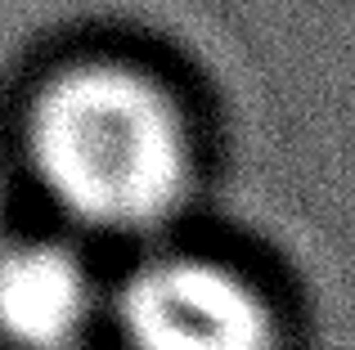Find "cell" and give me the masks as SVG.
Masks as SVG:
<instances>
[{"mask_svg":"<svg viewBox=\"0 0 355 350\" xmlns=\"http://www.w3.org/2000/svg\"><path fill=\"white\" fill-rule=\"evenodd\" d=\"M108 333L121 350H288L279 301L243 265L166 247L113 288Z\"/></svg>","mask_w":355,"mask_h":350,"instance_id":"7a4b0ae2","label":"cell"},{"mask_svg":"<svg viewBox=\"0 0 355 350\" xmlns=\"http://www.w3.org/2000/svg\"><path fill=\"white\" fill-rule=\"evenodd\" d=\"M27 149L45 193L95 234H148L193 189V135L162 81L113 59L54 72L32 99Z\"/></svg>","mask_w":355,"mask_h":350,"instance_id":"6da1fadb","label":"cell"},{"mask_svg":"<svg viewBox=\"0 0 355 350\" xmlns=\"http://www.w3.org/2000/svg\"><path fill=\"white\" fill-rule=\"evenodd\" d=\"M113 319L104 288L81 247L63 238H18L0 247V346L81 350Z\"/></svg>","mask_w":355,"mask_h":350,"instance_id":"3957f363","label":"cell"}]
</instances>
